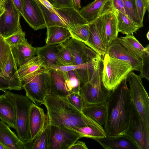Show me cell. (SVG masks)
I'll list each match as a JSON object with an SVG mask.
<instances>
[{
	"label": "cell",
	"mask_w": 149,
	"mask_h": 149,
	"mask_svg": "<svg viewBox=\"0 0 149 149\" xmlns=\"http://www.w3.org/2000/svg\"><path fill=\"white\" fill-rule=\"evenodd\" d=\"M132 102L138 112L145 132L149 136V97L139 75L131 71L126 79Z\"/></svg>",
	"instance_id": "3"
},
{
	"label": "cell",
	"mask_w": 149,
	"mask_h": 149,
	"mask_svg": "<svg viewBox=\"0 0 149 149\" xmlns=\"http://www.w3.org/2000/svg\"><path fill=\"white\" fill-rule=\"evenodd\" d=\"M36 0L42 11L46 28L58 26L68 29L67 26L55 12L54 9L49 8L39 0Z\"/></svg>",
	"instance_id": "31"
},
{
	"label": "cell",
	"mask_w": 149,
	"mask_h": 149,
	"mask_svg": "<svg viewBox=\"0 0 149 149\" xmlns=\"http://www.w3.org/2000/svg\"><path fill=\"white\" fill-rule=\"evenodd\" d=\"M114 12L117 21L118 31L126 35H133L140 28L135 24L125 15L114 9Z\"/></svg>",
	"instance_id": "30"
},
{
	"label": "cell",
	"mask_w": 149,
	"mask_h": 149,
	"mask_svg": "<svg viewBox=\"0 0 149 149\" xmlns=\"http://www.w3.org/2000/svg\"><path fill=\"white\" fill-rule=\"evenodd\" d=\"M85 143L82 141L77 140L71 146L70 149H88Z\"/></svg>",
	"instance_id": "46"
},
{
	"label": "cell",
	"mask_w": 149,
	"mask_h": 149,
	"mask_svg": "<svg viewBox=\"0 0 149 149\" xmlns=\"http://www.w3.org/2000/svg\"><path fill=\"white\" fill-rule=\"evenodd\" d=\"M47 120L44 110L33 102L30 108L29 117L30 139L34 138L42 130Z\"/></svg>",
	"instance_id": "18"
},
{
	"label": "cell",
	"mask_w": 149,
	"mask_h": 149,
	"mask_svg": "<svg viewBox=\"0 0 149 149\" xmlns=\"http://www.w3.org/2000/svg\"><path fill=\"white\" fill-rule=\"evenodd\" d=\"M107 53L111 57L122 61L130 65L133 70L139 71L141 61L117 38L108 45Z\"/></svg>",
	"instance_id": "10"
},
{
	"label": "cell",
	"mask_w": 149,
	"mask_h": 149,
	"mask_svg": "<svg viewBox=\"0 0 149 149\" xmlns=\"http://www.w3.org/2000/svg\"><path fill=\"white\" fill-rule=\"evenodd\" d=\"M43 104L47 109V117L51 125L74 129L97 123L76 109L66 97L52 92L46 96Z\"/></svg>",
	"instance_id": "2"
},
{
	"label": "cell",
	"mask_w": 149,
	"mask_h": 149,
	"mask_svg": "<svg viewBox=\"0 0 149 149\" xmlns=\"http://www.w3.org/2000/svg\"><path fill=\"white\" fill-rule=\"evenodd\" d=\"M36 48L37 55L41 56L44 58L45 64L47 69L52 66H60L57 55L56 45L46 44Z\"/></svg>",
	"instance_id": "29"
},
{
	"label": "cell",
	"mask_w": 149,
	"mask_h": 149,
	"mask_svg": "<svg viewBox=\"0 0 149 149\" xmlns=\"http://www.w3.org/2000/svg\"><path fill=\"white\" fill-rule=\"evenodd\" d=\"M3 15L0 20V38L1 37H3Z\"/></svg>",
	"instance_id": "49"
},
{
	"label": "cell",
	"mask_w": 149,
	"mask_h": 149,
	"mask_svg": "<svg viewBox=\"0 0 149 149\" xmlns=\"http://www.w3.org/2000/svg\"><path fill=\"white\" fill-rule=\"evenodd\" d=\"M102 62L95 69L90 80L80 87L79 94L84 105L105 103L111 92L105 88L102 82Z\"/></svg>",
	"instance_id": "6"
},
{
	"label": "cell",
	"mask_w": 149,
	"mask_h": 149,
	"mask_svg": "<svg viewBox=\"0 0 149 149\" xmlns=\"http://www.w3.org/2000/svg\"><path fill=\"white\" fill-rule=\"evenodd\" d=\"M69 129L79 132L82 135L83 138L86 137L93 140L105 137L107 136L102 126L97 123L80 128Z\"/></svg>",
	"instance_id": "32"
},
{
	"label": "cell",
	"mask_w": 149,
	"mask_h": 149,
	"mask_svg": "<svg viewBox=\"0 0 149 149\" xmlns=\"http://www.w3.org/2000/svg\"><path fill=\"white\" fill-rule=\"evenodd\" d=\"M25 33L22 27L12 35L4 38L5 40L10 46H15L24 42L27 39Z\"/></svg>",
	"instance_id": "40"
},
{
	"label": "cell",
	"mask_w": 149,
	"mask_h": 149,
	"mask_svg": "<svg viewBox=\"0 0 149 149\" xmlns=\"http://www.w3.org/2000/svg\"><path fill=\"white\" fill-rule=\"evenodd\" d=\"M42 130L34 138L23 142L24 149H48L50 124L47 118Z\"/></svg>",
	"instance_id": "26"
},
{
	"label": "cell",
	"mask_w": 149,
	"mask_h": 149,
	"mask_svg": "<svg viewBox=\"0 0 149 149\" xmlns=\"http://www.w3.org/2000/svg\"><path fill=\"white\" fill-rule=\"evenodd\" d=\"M10 46L2 36L0 38V68L5 67L11 52Z\"/></svg>",
	"instance_id": "39"
},
{
	"label": "cell",
	"mask_w": 149,
	"mask_h": 149,
	"mask_svg": "<svg viewBox=\"0 0 149 149\" xmlns=\"http://www.w3.org/2000/svg\"><path fill=\"white\" fill-rule=\"evenodd\" d=\"M65 79V85L69 93L74 92L79 94L80 82L79 78L74 70L62 72Z\"/></svg>",
	"instance_id": "34"
},
{
	"label": "cell",
	"mask_w": 149,
	"mask_h": 149,
	"mask_svg": "<svg viewBox=\"0 0 149 149\" xmlns=\"http://www.w3.org/2000/svg\"><path fill=\"white\" fill-rule=\"evenodd\" d=\"M53 8H74L72 0H54Z\"/></svg>",
	"instance_id": "43"
},
{
	"label": "cell",
	"mask_w": 149,
	"mask_h": 149,
	"mask_svg": "<svg viewBox=\"0 0 149 149\" xmlns=\"http://www.w3.org/2000/svg\"><path fill=\"white\" fill-rule=\"evenodd\" d=\"M103 65L102 82L107 90L116 89L122 81L127 79L129 73L133 71L132 66L120 60L110 57L106 53L102 59Z\"/></svg>",
	"instance_id": "4"
},
{
	"label": "cell",
	"mask_w": 149,
	"mask_h": 149,
	"mask_svg": "<svg viewBox=\"0 0 149 149\" xmlns=\"http://www.w3.org/2000/svg\"><path fill=\"white\" fill-rule=\"evenodd\" d=\"M63 44L73 57V65L87 63L98 55L84 43L72 38L68 39Z\"/></svg>",
	"instance_id": "12"
},
{
	"label": "cell",
	"mask_w": 149,
	"mask_h": 149,
	"mask_svg": "<svg viewBox=\"0 0 149 149\" xmlns=\"http://www.w3.org/2000/svg\"><path fill=\"white\" fill-rule=\"evenodd\" d=\"M105 149H139L132 140L125 134L116 136L107 135L94 140Z\"/></svg>",
	"instance_id": "17"
},
{
	"label": "cell",
	"mask_w": 149,
	"mask_h": 149,
	"mask_svg": "<svg viewBox=\"0 0 149 149\" xmlns=\"http://www.w3.org/2000/svg\"><path fill=\"white\" fill-rule=\"evenodd\" d=\"M48 70L49 75L50 92L59 96L66 97L69 93L65 88V79L63 72L53 69Z\"/></svg>",
	"instance_id": "24"
},
{
	"label": "cell",
	"mask_w": 149,
	"mask_h": 149,
	"mask_svg": "<svg viewBox=\"0 0 149 149\" xmlns=\"http://www.w3.org/2000/svg\"><path fill=\"white\" fill-rule=\"evenodd\" d=\"M12 100L15 108L16 130L23 142L31 139L29 128V113L33 102L26 95L18 94L7 90L4 91Z\"/></svg>",
	"instance_id": "5"
},
{
	"label": "cell",
	"mask_w": 149,
	"mask_h": 149,
	"mask_svg": "<svg viewBox=\"0 0 149 149\" xmlns=\"http://www.w3.org/2000/svg\"><path fill=\"white\" fill-rule=\"evenodd\" d=\"M10 127L0 121V143L6 149H24L23 142Z\"/></svg>",
	"instance_id": "22"
},
{
	"label": "cell",
	"mask_w": 149,
	"mask_h": 149,
	"mask_svg": "<svg viewBox=\"0 0 149 149\" xmlns=\"http://www.w3.org/2000/svg\"><path fill=\"white\" fill-rule=\"evenodd\" d=\"M126 15L135 24L140 28L143 26L138 16L134 0H123Z\"/></svg>",
	"instance_id": "37"
},
{
	"label": "cell",
	"mask_w": 149,
	"mask_h": 149,
	"mask_svg": "<svg viewBox=\"0 0 149 149\" xmlns=\"http://www.w3.org/2000/svg\"><path fill=\"white\" fill-rule=\"evenodd\" d=\"M82 138L81 134L73 130L50 124L48 149H70Z\"/></svg>",
	"instance_id": "8"
},
{
	"label": "cell",
	"mask_w": 149,
	"mask_h": 149,
	"mask_svg": "<svg viewBox=\"0 0 149 149\" xmlns=\"http://www.w3.org/2000/svg\"><path fill=\"white\" fill-rule=\"evenodd\" d=\"M119 38L135 56L141 59L145 49L133 35H126Z\"/></svg>",
	"instance_id": "33"
},
{
	"label": "cell",
	"mask_w": 149,
	"mask_h": 149,
	"mask_svg": "<svg viewBox=\"0 0 149 149\" xmlns=\"http://www.w3.org/2000/svg\"><path fill=\"white\" fill-rule=\"evenodd\" d=\"M10 47L18 68L36 55V48L32 46L27 40L22 44Z\"/></svg>",
	"instance_id": "23"
},
{
	"label": "cell",
	"mask_w": 149,
	"mask_h": 149,
	"mask_svg": "<svg viewBox=\"0 0 149 149\" xmlns=\"http://www.w3.org/2000/svg\"><path fill=\"white\" fill-rule=\"evenodd\" d=\"M126 79L111 91L105 104L107 117L104 130L107 135L124 134L130 117L132 102Z\"/></svg>",
	"instance_id": "1"
},
{
	"label": "cell",
	"mask_w": 149,
	"mask_h": 149,
	"mask_svg": "<svg viewBox=\"0 0 149 149\" xmlns=\"http://www.w3.org/2000/svg\"><path fill=\"white\" fill-rule=\"evenodd\" d=\"M134 1L137 15L141 22L143 24L145 13L149 9V0H134Z\"/></svg>",
	"instance_id": "42"
},
{
	"label": "cell",
	"mask_w": 149,
	"mask_h": 149,
	"mask_svg": "<svg viewBox=\"0 0 149 149\" xmlns=\"http://www.w3.org/2000/svg\"><path fill=\"white\" fill-rule=\"evenodd\" d=\"M146 36L148 40H149V31H148V32H147V34H146Z\"/></svg>",
	"instance_id": "52"
},
{
	"label": "cell",
	"mask_w": 149,
	"mask_h": 149,
	"mask_svg": "<svg viewBox=\"0 0 149 149\" xmlns=\"http://www.w3.org/2000/svg\"><path fill=\"white\" fill-rule=\"evenodd\" d=\"M114 9L117 10L126 15L123 0H112Z\"/></svg>",
	"instance_id": "45"
},
{
	"label": "cell",
	"mask_w": 149,
	"mask_h": 149,
	"mask_svg": "<svg viewBox=\"0 0 149 149\" xmlns=\"http://www.w3.org/2000/svg\"><path fill=\"white\" fill-rule=\"evenodd\" d=\"M114 10L112 0H95L81 8L79 12L89 23Z\"/></svg>",
	"instance_id": "15"
},
{
	"label": "cell",
	"mask_w": 149,
	"mask_h": 149,
	"mask_svg": "<svg viewBox=\"0 0 149 149\" xmlns=\"http://www.w3.org/2000/svg\"><path fill=\"white\" fill-rule=\"evenodd\" d=\"M101 17L102 32L107 49L109 45L118 38V32L117 21L114 11L104 14Z\"/></svg>",
	"instance_id": "19"
},
{
	"label": "cell",
	"mask_w": 149,
	"mask_h": 149,
	"mask_svg": "<svg viewBox=\"0 0 149 149\" xmlns=\"http://www.w3.org/2000/svg\"><path fill=\"white\" fill-rule=\"evenodd\" d=\"M3 15V37L5 38L16 33L21 27V15L11 0H5Z\"/></svg>",
	"instance_id": "14"
},
{
	"label": "cell",
	"mask_w": 149,
	"mask_h": 149,
	"mask_svg": "<svg viewBox=\"0 0 149 149\" xmlns=\"http://www.w3.org/2000/svg\"><path fill=\"white\" fill-rule=\"evenodd\" d=\"M26 95L35 104H43L51 91L49 75L48 69L38 74L22 84Z\"/></svg>",
	"instance_id": "7"
},
{
	"label": "cell",
	"mask_w": 149,
	"mask_h": 149,
	"mask_svg": "<svg viewBox=\"0 0 149 149\" xmlns=\"http://www.w3.org/2000/svg\"><path fill=\"white\" fill-rule=\"evenodd\" d=\"M22 17L35 30L46 28L42 11L36 0H23Z\"/></svg>",
	"instance_id": "13"
},
{
	"label": "cell",
	"mask_w": 149,
	"mask_h": 149,
	"mask_svg": "<svg viewBox=\"0 0 149 149\" xmlns=\"http://www.w3.org/2000/svg\"><path fill=\"white\" fill-rule=\"evenodd\" d=\"M17 69L15 60L11 51L8 59L1 70L4 76L10 82L13 90L19 91L22 89V86L14 78V74Z\"/></svg>",
	"instance_id": "28"
},
{
	"label": "cell",
	"mask_w": 149,
	"mask_h": 149,
	"mask_svg": "<svg viewBox=\"0 0 149 149\" xmlns=\"http://www.w3.org/2000/svg\"><path fill=\"white\" fill-rule=\"evenodd\" d=\"M4 2L0 6V20L2 17L5 11V9L4 6Z\"/></svg>",
	"instance_id": "50"
},
{
	"label": "cell",
	"mask_w": 149,
	"mask_h": 149,
	"mask_svg": "<svg viewBox=\"0 0 149 149\" xmlns=\"http://www.w3.org/2000/svg\"><path fill=\"white\" fill-rule=\"evenodd\" d=\"M69 30L71 38L82 42L86 45L89 36V23L77 25L73 29Z\"/></svg>",
	"instance_id": "36"
},
{
	"label": "cell",
	"mask_w": 149,
	"mask_h": 149,
	"mask_svg": "<svg viewBox=\"0 0 149 149\" xmlns=\"http://www.w3.org/2000/svg\"><path fill=\"white\" fill-rule=\"evenodd\" d=\"M54 11L68 27L69 30L77 25L88 24L80 15L79 11L74 8H53Z\"/></svg>",
	"instance_id": "20"
},
{
	"label": "cell",
	"mask_w": 149,
	"mask_h": 149,
	"mask_svg": "<svg viewBox=\"0 0 149 149\" xmlns=\"http://www.w3.org/2000/svg\"><path fill=\"white\" fill-rule=\"evenodd\" d=\"M82 112L86 116L102 126L104 125L107 117L105 103L84 105Z\"/></svg>",
	"instance_id": "27"
},
{
	"label": "cell",
	"mask_w": 149,
	"mask_h": 149,
	"mask_svg": "<svg viewBox=\"0 0 149 149\" xmlns=\"http://www.w3.org/2000/svg\"><path fill=\"white\" fill-rule=\"evenodd\" d=\"M74 8L79 11L81 8L80 0H72Z\"/></svg>",
	"instance_id": "48"
},
{
	"label": "cell",
	"mask_w": 149,
	"mask_h": 149,
	"mask_svg": "<svg viewBox=\"0 0 149 149\" xmlns=\"http://www.w3.org/2000/svg\"><path fill=\"white\" fill-rule=\"evenodd\" d=\"M125 134L132 140L139 149H149V136L146 134L141 118L132 102L130 121Z\"/></svg>",
	"instance_id": "9"
},
{
	"label": "cell",
	"mask_w": 149,
	"mask_h": 149,
	"mask_svg": "<svg viewBox=\"0 0 149 149\" xmlns=\"http://www.w3.org/2000/svg\"><path fill=\"white\" fill-rule=\"evenodd\" d=\"M57 55L60 66H67L73 65L74 58L69 51L63 43L56 45Z\"/></svg>",
	"instance_id": "35"
},
{
	"label": "cell",
	"mask_w": 149,
	"mask_h": 149,
	"mask_svg": "<svg viewBox=\"0 0 149 149\" xmlns=\"http://www.w3.org/2000/svg\"><path fill=\"white\" fill-rule=\"evenodd\" d=\"M53 6L54 4V0H46Z\"/></svg>",
	"instance_id": "51"
},
{
	"label": "cell",
	"mask_w": 149,
	"mask_h": 149,
	"mask_svg": "<svg viewBox=\"0 0 149 149\" xmlns=\"http://www.w3.org/2000/svg\"></svg>",
	"instance_id": "53"
},
{
	"label": "cell",
	"mask_w": 149,
	"mask_h": 149,
	"mask_svg": "<svg viewBox=\"0 0 149 149\" xmlns=\"http://www.w3.org/2000/svg\"><path fill=\"white\" fill-rule=\"evenodd\" d=\"M11 1L21 15L22 16L23 0H11Z\"/></svg>",
	"instance_id": "47"
},
{
	"label": "cell",
	"mask_w": 149,
	"mask_h": 149,
	"mask_svg": "<svg viewBox=\"0 0 149 149\" xmlns=\"http://www.w3.org/2000/svg\"><path fill=\"white\" fill-rule=\"evenodd\" d=\"M8 90H11L13 89L10 82L4 76L0 68V90L4 91Z\"/></svg>",
	"instance_id": "44"
},
{
	"label": "cell",
	"mask_w": 149,
	"mask_h": 149,
	"mask_svg": "<svg viewBox=\"0 0 149 149\" xmlns=\"http://www.w3.org/2000/svg\"><path fill=\"white\" fill-rule=\"evenodd\" d=\"M145 51L141 58V64L139 75L142 78H145L149 81V45L148 44L144 47Z\"/></svg>",
	"instance_id": "38"
},
{
	"label": "cell",
	"mask_w": 149,
	"mask_h": 149,
	"mask_svg": "<svg viewBox=\"0 0 149 149\" xmlns=\"http://www.w3.org/2000/svg\"><path fill=\"white\" fill-rule=\"evenodd\" d=\"M47 69L44 58L37 55L19 67L14 74V78L22 86L31 77Z\"/></svg>",
	"instance_id": "11"
},
{
	"label": "cell",
	"mask_w": 149,
	"mask_h": 149,
	"mask_svg": "<svg viewBox=\"0 0 149 149\" xmlns=\"http://www.w3.org/2000/svg\"><path fill=\"white\" fill-rule=\"evenodd\" d=\"M47 28L46 44L51 45L63 43L71 38L70 31L67 28L55 26Z\"/></svg>",
	"instance_id": "25"
},
{
	"label": "cell",
	"mask_w": 149,
	"mask_h": 149,
	"mask_svg": "<svg viewBox=\"0 0 149 149\" xmlns=\"http://www.w3.org/2000/svg\"><path fill=\"white\" fill-rule=\"evenodd\" d=\"M89 36L86 45L101 56L104 55L107 52L102 32L101 16L93 22L89 23Z\"/></svg>",
	"instance_id": "16"
},
{
	"label": "cell",
	"mask_w": 149,
	"mask_h": 149,
	"mask_svg": "<svg viewBox=\"0 0 149 149\" xmlns=\"http://www.w3.org/2000/svg\"><path fill=\"white\" fill-rule=\"evenodd\" d=\"M66 98L71 104L82 112L84 104L83 100L79 94L74 92L70 93Z\"/></svg>",
	"instance_id": "41"
},
{
	"label": "cell",
	"mask_w": 149,
	"mask_h": 149,
	"mask_svg": "<svg viewBox=\"0 0 149 149\" xmlns=\"http://www.w3.org/2000/svg\"><path fill=\"white\" fill-rule=\"evenodd\" d=\"M15 110L12 100L5 93L0 95V119L10 127L15 129Z\"/></svg>",
	"instance_id": "21"
}]
</instances>
